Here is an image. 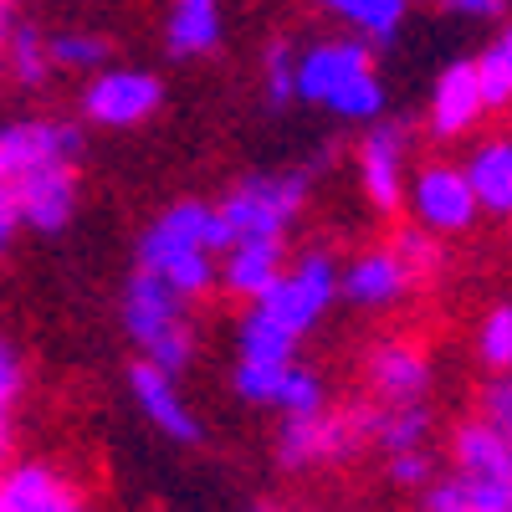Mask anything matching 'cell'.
<instances>
[{"mask_svg": "<svg viewBox=\"0 0 512 512\" xmlns=\"http://www.w3.org/2000/svg\"><path fill=\"white\" fill-rule=\"evenodd\" d=\"M390 246L405 256V262H410V272L425 282V277H436L441 272V236L436 231H425V226H400L395 236H390Z\"/></svg>", "mask_w": 512, "mask_h": 512, "instance_id": "cell-30", "label": "cell"}, {"mask_svg": "<svg viewBox=\"0 0 512 512\" xmlns=\"http://www.w3.org/2000/svg\"><path fill=\"white\" fill-rule=\"evenodd\" d=\"M123 328L128 338L139 344L144 359L164 364V369H190L195 359V323H190V297L149 272V267H134V277H128V292H123Z\"/></svg>", "mask_w": 512, "mask_h": 512, "instance_id": "cell-3", "label": "cell"}, {"mask_svg": "<svg viewBox=\"0 0 512 512\" xmlns=\"http://www.w3.org/2000/svg\"><path fill=\"white\" fill-rule=\"evenodd\" d=\"M369 451L364 410H313V415H282L277 431V466L287 477L313 472V466H338Z\"/></svg>", "mask_w": 512, "mask_h": 512, "instance_id": "cell-6", "label": "cell"}, {"mask_svg": "<svg viewBox=\"0 0 512 512\" xmlns=\"http://www.w3.org/2000/svg\"><path fill=\"white\" fill-rule=\"evenodd\" d=\"M466 180H472L482 216L512 221V134L482 139L472 154H466Z\"/></svg>", "mask_w": 512, "mask_h": 512, "instance_id": "cell-19", "label": "cell"}, {"mask_svg": "<svg viewBox=\"0 0 512 512\" xmlns=\"http://www.w3.org/2000/svg\"><path fill=\"white\" fill-rule=\"evenodd\" d=\"M236 246L221 200H175L164 216L139 236V267L175 282L190 303L221 287V256Z\"/></svg>", "mask_w": 512, "mask_h": 512, "instance_id": "cell-1", "label": "cell"}, {"mask_svg": "<svg viewBox=\"0 0 512 512\" xmlns=\"http://www.w3.org/2000/svg\"><path fill=\"white\" fill-rule=\"evenodd\" d=\"M0 461H6V420H0Z\"/></svg>", "mask_w": 512, "mask_h": 512, "instance_id": "cell-37", "label": "cell"}, {"mask_svg": "<svg viewBox=\"0 0 512 512\" xmlns=\"http://www.w3.org/2000/svg\"><path fill=\"white\" fill-rule=\"evenodd\" d=\"M405 210L410 221L436 231V236H461L472 231L477 216H482V200L472 190V180H466V164H420L410 175V190H405Z\"/></svg>", "mask_w": 512, "mask_h": 512, "instance_id": "cell-8", "label": "cell"}, {"mask_svg": "<svg viewBox=\"0 0 512 512\" xmlns=\"http://www.w3.org/2000/svg\"><path fill=\"white\" fill-rule=\"evenodd\" d=\"M507 226H512V221H507Z\"/></svg>", "mask_w": 512, "mask_h": 512, "instance_id": "cell-39", "label": "cell"}, {"mask_svg": "<svg viewBox=\"0 0 512 512\" xmlns=\"http://www.w3.org/2000/svg\"><path fill=\"white\" fill-rule=\"evenodd\" d=\"M297 338L287 323H277L272 313H262L251 303V313L241 318V328H236V359H256V364H292L297 359Z\"/></svg>", "mask_w": 512, "mask_h": 512, "instance_id": "cell-22", "label": "cell"}, {"mask_svg": "<svg viewBox=\"0 0 512 512\" xmlns=\"http://www.w3.org/2000/svg\"><path fill=\"white\" fill-rule=\"evenodd\" d=\"M487 108V93H482V72H477V57H466V62H451L441 77H436V88H431V134L436 139H461V134H472V128L482 123Z\"/></svg>", "mask_w": 512, "mask_h": 512, "instance_id": "cell-13", "label": "cell"}, {"mask_svg": "<svg viewBox=\"0 0 512 512\" xmlns=\"http://www.w3.org/2000/svg\"><path fill=\"white\" fill-rule=\"evenodd\" d=\"M128 390H134L139 415L154 425L164 441H175V446H200V441H205V425L195 420L190 400L180 395L175 369H164V364H154V359H139L134 369H128Z\"/></svg>", "mask_w": 512, "mask_h": 512, "instance_id": "cell-11", "label": "cell"}, {"mask_svg": "<svg viewBox=\"0 0 512 512\" xmlns=\"http://www.w3.org/2000/svg\"><path fill=\"white\" fill-rule=\"evenodd\" d=\"M477 415H487L497 431L507 436V446H512V369H502V374H492L487 384H482V395H477Z\"/></svg>", "mask_w": 512, "mask_h": 512, "instance_id": "cell-32", "label": "cell"}, {"mask_svg": "<svg viewBox=\"0 0 512 512\" xmlns=\"http://www.w3.org/2000/svg\"><path fill=\"white\" fill-rule=\"evenodd\" d=\"M21 180H0V251H6V241L16 236L21 226Z\"/></svg>", "mask_w": 512, "mask_h": 512, "instance_id": "cell-33", "label": "cell"}, {"mask_svg": "<svg viewBox=\"0 0 512 512\" xmlns=\"http://www.w3.org/2000/svg\"><path fill=\"white\" fill-rule=\"evenodd\" d=\"M6 67H11V62H6V52H0V72H6Z\"/></svg>", "mask_w": 512, "mask_h": 512, "instance_id": "cell-38", "label": "cell"}, {"mask_svg": "<svg viewBox=\"0 0 512 512\" xmlns=\"http://www.w3.org/2000/svg\"><path fill=\"white\" fill-rule=\"evenodd\" d=\"M415 272L395 246H369L344 262V282H338V303H349L359 313H390L415 292Z\"/></svg>", "mask_w": 512, "mask_h": 512, "instance_id": "cell-10", "label": "cell"}, {"mask_svg": "<svg viewBox=\"0 0 512 512\" xmlns=\"http://www.w3.org/2000/svg\"><path fill=\"white\" fill-rule=\"evenodd\" d=\"M16 390H21V364H16V354H11L6 344H0V420H6Z\"/></svg>", "mask_w": 512, "mask_h": 512, "instance_id": "cell-35", "label": "cell"}, {"mask_svg": "<svg viewBox=\"0 0 512 512\" xmlns=\"http://www.w3.org/2000/svg\"><path fill=\"white\" fill-rule=\"evenodd\" d=\"M72 205H77V169L72 159H47L21 175V216L31 231L52 236L72 221Z\"/></svg>", "mask_w": 512, "mask_h": 512, "instance_id": "cell-15", "label": "cell"}, {"mask_svg": "<svg viewBox=\"0 0 512 512\" xmlns=\"http://www.w3.org/2000/svg\"><path fill=\"white\" fill-rule=\"evenodd\" d=\"M159 103H164L159 77L139 72V67H113V72L93 77V88L82 93V113L103 128H139L144 118H154Z\"/></svg>", "mask_w": 512, "mask_h": 512, "instance_id": "cell-12", "label": "cell"}, {"mask_svg": "<svg viewBox=\"0 0 512 512\" xmlns=\"http://www.w3.org/2000/svg\"><path fill=\"white\" fill-rule=\"evenodd\" d=\"M477 359H482L487 374L512 369V303H497L482 318V328H477Z\"/></svg>", "mask_w": 512, "mask_h": 512, "instance_id": "cell-26", "label": "cell"}, {"mask_svg": "<svg viewBox=\"0 0 512 512\" xmlns=\"http://www.w3.org/2000/svg\"><path fill=\"white\" fill-rule=\"evenodd\" d=\"M164 47L169 57H210L221 47V0H169L164 21Z\"/></svg>", "mask_w": 512, "mask_h": 512, "instance_id": "cell-20", "label": "cell"}, {"mask_svg": "<svg viewBox=\"0 0 512 512\" xmlns=\"http://www.w3.org/2000/svg\"><path fill=\"white\" fill-rule=\"evenodd\" d=\"M287 262H292V256H287V241L246 236V241H236V246L221 256V287L236 292V297H246V303H256V297H262V292L282 277Z\"/></svg>", "mask_w": 512, "mask_h": 512, "instance_id": "cell-17", "label": "cell"}, {"mask_svg": "<svg viewBox=\"0 0 512 512\" xmlns=\"http://www.w3.org/2000/svg\"><path fill=\"white\" fill-rule=\"evenodd\" d=\"M262 98L277 113L297 103V47L287 36H272L267 52H262Z\"/></svg>", "mask_w": 512, "mask_h": 512, "instance_id": "cell-24", "label": "cell"}, {"mask_svg": "<svg viewBox=\"0 0 512 512\" xmlns=\"http://www.w3.org/2000/svg\"><path fill=\"white\" fill-rule=\"evenodd\" d=\"M451 472L466 482L472 512H512V446L487 415L451 431Z\"/></svg>", "mask_w": 512, "mask_h": 512, "instance_id": "cell-7", "label": "cell"}, {"mask_svg": "<svg viewBox=\"0 0 512 512\" xmlns=\"http://www.w3.org/2000/svg\"><path fill=\"white\" fill-rule=\"evenodd\" d=\"M441 11L456 21H502L507 0H441Z\"/></svg>", "mask_w": 512, "mask_h": 512, "instance_id": "cell-34", "label": "cell"}, {"mask_svg": "<svg viewBox=\"0 0 512 512\" xmlns=\"http://www.w3.org/2000/svg\"><path fill=\"white\" fill-rule=\"evenodd\" d=\"M6 31H11V0H0V41H6Z\"/></svg>", "mask_w": 512, "mask_h": 512, "instance_id": "cell-36", "label": "cell"}, {"mask_svg": "<svg viewBox=\"0 0 512 512\" xmlns=\"http://www.w3.org/2000/svg\"><path fill=\"white\" fill-rule=\"evenodd\" d=\"M47 47H52V62L67 67V72H98V67H108V41L93 36V31L47 36Z\"/></svg>", "mask_w": 512, "mask_h": 512, "instance_id": "cell-28", "label": "cell"}, {"mask_svg": "<svg viewBox=\"0 0 512 512\" xmlns=\"http://www.w3.org/2000/svg\"><path fill=\"white\" fill-rule=\"evenodd\" d=\"M318 6L364 41H374V47H395V36L410 16V0H318Z\"/></svg>", "mask_w": 512, "mask_h": 512, "instance_id": "cell-21", "label": "cell"}, {"mask_svg": "<svg viewBox=\"0 0 512 512\" xmlns=\"http://www.w3.org/2000/svg\"><path fill=\"white\" fill-rule=\"evenodd\" d=\"M338 282H344V262H338L328 246H308V251H297L292 262L282 267V277L262 297H256V308L272 313L277 323H287L297 338H303L338 303Z\"/></svg>", "mask_w": 512, "mask_h": 512, "instance_id": "cell-4", "label": "cell"}, {"mask_svg": "<svg viewBox=\"0 0 512 512\" xmlns=\"http://www.w3.org/2000/svg\"><path fill=\"white\" fill-rule=\"evenodd\" d=\"M364 379H369V395L384 400V405L425 400L431 395V359H425V349L410 344V338H384V344L369 349Z\"/></svg>", "mask_w": 512, "mask_h": 512, "instance_id": "cell-14", "label": "cell"}, {"mask_svg": "<svg viewBox=\"0 0 512 512\" xmlns=\"http://www.w3.org/2000/svg\"><path fill=\"white\" fill-rule=\"evenodd\" d=\"M6 62H11V72L21 77V82H47V72L57 67L52 62V47H47V36L41 31H31V26H21V31H11V47H6Z\"/></svg>", "mask_w": 512, "mask_h": 512, "instance_id": "cell-27", "label": "cell"}, {"mask_svg": "<svg viewBox=\"0 0 512 512\" xmlns=\"http://www.w3.org/2000/svg\"><path fill=\"white\" fill-rule=\"evenodd\" d=\"M313 195V175L308 169H272V175H246L226 190L221 210L236 231V241L246 236H272L287 241V231L297 226L303 205Z\"/></svg>", "mask_w": 512, "mask_h": 512, "instance_id": "cell-5", "label": "cell"}, {"mask_svg": "<svg viewBox=\"0 0 512 512\" xmlns=\"http://www.w3.org/2000/svg\"><path fill=\"white\" fill-rule=\"evenodd\" d=\"M297 364V359H292ZM292 364H256V359H236L231 369V395L251 410H277L282 400V384H287V369Z\"/></svg>", "mask_w": 512, "mask_h": 512, "instance_id": "cell-23", "label": "cell"}, {"mask_svg": "<svg viewBox=\"0 0 512 512\" xmlns=\"http://www.w3.org/2000/svg\"><path fill=\"white\" fill-rule=\"evenodd\" d=\"M374 41L344 31L313 41V47L297 52V103H313L344 123H374L384 118V82L374 67Z\"/></svg>", "mask_w": 512, "mask_h": 512, "instance_id": "cell-2", "label": "cell"}, {"mask_svg": "<svg viewBox=\"0 0 512 512\" xmlns=\"http://www.w3.org/2000/svg\"><path fill=\"white\" fill-rule=\"evenodd\" d=\"M477 72H482L487 108H512V26H502L477 52Z\"/></svg>", "mask_w": 512, "mask_h": 512, "instance_id": "cell-25", "label": "cell"}, {"mask_svg": "<svg viewBox=\"0 0 512 512\" xmlns=\"http://www.w3.org/2000/svg\"><path fill=\"white\" fill-rule=\"evenodd\" d=\"M364 431H369V446L379 456L390 451H415V446H431L436 436V410L425 400H400V405H364Z\"/></svg>", "mask_w": 512, "mask_h": 512, "instance_id": "cell-18", "label": "cell"}, {"mask_svg": "<svg viewBox=\"0 0 512 512\" xmlns=\"http://www.w3.org/2000/svg\"><path fill=\"white\" fill-rule=\"evenodd\" d=\"M313 410H328V390L323 379L303 364L287 369V384H282V400H277V415H313Z\"/></svg>", "mask_w": 512, "mask_h": 512, "instance_id": "cell-31", "label": "cell"}, {"mask_svg": "<svg viewBox=\"0 0 512 512\" xmlns=\"http://www.w3.org/2000/svg\"><path fill=\"white\" fill-rule=\"evenodd\" d=\"M359 185L364 200L379 216L405 210V190H410V134L400 118H374L364 123V144H359Z\"/></svg>", "mask_w": 512, "mask_h": 512, "instance_id": "cell-9", "label": "cell"}, {"mask_svg": "<svg viewBox=\"0 0 512 512\" xmlns=\"http://www.w3.org/2000/svg\"><path fill=\"white\" fill-rule=\"evenodd\" d=\"M72 507H82V492L52 466L26 461L0 472V512H72Z\"/></svg>", "mask_w": 512, "mask_h": 512, "instance_id": "cell-16", "label": "cell"}, {"mask_svg": "<svg viewBox=\"0 0 512 512\" xmlns=\"http://www.w3.org/2000/svg\"><path fill=\"white\" fill-rule=\"evenodd\" d=\"M384 482L395 492H425L436 482V456L431 446H415V451H390L384 456Z\"/></svg>", "mask_w": 512, "mask_h": 512, "instance_id": "cell-29", "label": "cell"}]
</instances>
